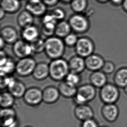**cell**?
<instances>
[{"instance_id": "cell-6", "label": "cell", "mask_w": 127, "mask_h": 127, "mask_svg": "<svg viewBox=\"0 0 127 127\" xmlns=\"http://www.w3.org/2000/svg\"><path fill=\"white\" fill-rule=\"evenodd\" d=\"M68 22L72 31L76 34H83L87 33L90 27L87 17L81 14H76L72 16Z\"/></svg>"}, {"instance_id": "cell-1", "label": "cell", "mask_w": 127, "mask_h": 127, "mask_svg": "<svg viewBox=\"0 0 127 127\" xmlns=\"http://www.w3.org/2000/svg\"><path fill=\"white\" fill-rule=\"evenodd\" d=\"M64 40L56 36L49 37L45 40L44 52L51 60L62 58L65 50Z\"/></svg>"}, {"instance_id": "cell-33", "label": "cell", "mask_w": 127, "mask_h": 127, "mask_svg": "<svg viewBox=\"0 0 127 127\" xmlns=\"http://www.w3.org/2000/svg\"><path fill=\"white\" fill-rule=\"evenodd\" d=\"M79 38L75 33H71L64 38V41L65 46L69 47H73L76 46Z\"/></svg>"}, {"instance_id": "cell-3", "label": "cell", "mask_w": 127, "mask_h": 127, "mask_svg": "<svg viewBox=\"0 0 127 127\" xmlns=\"http://www.w3.org/2000/svg\"><path fill=\"white\" fill-rule=\"evenodd\" d=\"M96 88L89 83L78 87L77 92L73 98L76 105L87 104L94 99L96 96Z\"/></svg>"}, {"instance_id": "cell-22", "label": "cell", "mask_w": 127, "mask_h": 127, "mask_svg": "<svg viewBox=\"0 0 127 127\" xmlns=\"http://www.w3.org/2000/svg\"><path fill=\"white\" fill-rule=\"evenodd\" d=\"M60 95L66 98H74L77 92L78 87L71 84L65 80L60 82L58 86Z\"/></svg>"}, {"instance_id": "cell-13", "label": "cell", "mask_w": 127, "mask_h": 127, "mask_svg": "<svg viewBox=\"0 0 127 127\" xmlns=\"http://www.w3.org/2000/svg\"><path fill=\"white\" fill-rule=\"evenodd\" d=\"M101 114L107 122L113 123L117 120L119 115V109L116 104H105L101 107Z\"/></svg>"}, {"instance_id": "cell-38", "label": "cell", "mask_w": 127, "mask_h": 127, "mask_svg": "<svg viewBox=\"0 0 127 127\" xmlns=\"http://www.w3.org/2000/svg\"><path fill=\"white\" fill-rule=\"evenodd\" d=\"M60 0H42V1L46 6L53 7L57 5Z\"/></svg>"}, {"instance_id": "cell-45", "label": "cell", "mask_w": 127, "mask_h": 127, "mask_svg": "<svg viewBox=\"0 0 127 127\" xmlns=\"http://www.w3.org/2000/svg\"><path fill=\"white\" fill-rule=\"evenodd\" d=\"M124 93L127 95V86L124 89Z\"/></svg>"}, {"instance_id": "cell-11", "label": "cell", "mask_w": 127, "mask_h": 127, "mask_svg": "<svg viewBox=\"0 0 127 127\" xmlns=\"http://www.w3.org/2000/svg\"><path fill=\"white\" fill-rule=\"evenodd\" d=\"M12 51L15 56L19 59L31 57L33 53L30 43L23 39H19L13 44Z\"/></svg>"}, {"instance_id": "cell-18", "label": "cell", "mask_w": 127, "mask_h": 127, "mask_svg": "<svg viewBox=\"0 0 127 127\" xmlns=\"http://www.w3.org/2000/svg\"><path fill=\"white\" fill-rule=\"evenodd\" d=\"M0 37L7 44H14L18 39V33L15 28L11 26H6L0 30Z\"/></svg>"}, {"instance_id": "cell-41", "label": "cell", "mask_w": 127, "mask_h": 127, "mask_svg": "<svg viewBox=\"0 0 127 127\" xmlns=\"http://www.w3.org/2000/svg\"><path fill=\"white\" fill-rule=\"evenodd\" d=\"M42 0H28V2L32 3H39Z\"/></svg>"}, {"instance_id": "cell-16", "label": "cell", "mask_w": 127, "mask_h": 127, "mask_svg": "<svg viewBox=\"0 0 127 127\" xmlns=\"http://www.w3.org/2000/svg\"><path fill=\"white\" fill-rule=\"evenodd\" d=\"M7 90L16 98H23L26 92V85L23 82L13 77L7 86Z\"/></svg>"}, {"instance_id": "cell-48", "label": "cell", "mask_w": 127, "mask_h": 127, "mask_svg": "<svg viewBox=\"0 0 127 127\" xmlns=\"http://www.w3.org/2000/svg\"><path fill=\"white\" fill-rule=\"evenodd\" d=\"M31 127V126H26V127Z\"/></svg>"}, {"instance_id": "cell-9", "label": "cell", "mask_w": 127, "mask_h": 127, "mask_svg": "<svg viewBox=\"0 0 127 127\" xmlns=\"http://www.w3.org/2000/svg\"><path fill=\"white\" fill-rule=\"evenodd\" d=\"M0 123L1 127H17L18 122L15 110L12 108H2Z\"/></svg>"}, {"instance_id": "cell-5", "label": "cell", "mask_w": 127, "mask_h": 127, "mask_svg": "<svg viewBox=\"0 0 127 127\" xmlns=\"http://www.w3.org/2000/svg\"><path fill=\"white\" fill-rule=\"evenodd\" d=\"M74 48L76 55L85 59L94 53L95 46L91 38L83 36L79 38Z\"/></svg>"}, {"instance_id": "cell-32", "label": "cell", "mask_w": 127, "mask_h": 127, "mask_svg": "<svg viewBox=\"0 0 127 127\" xmlns=\"http://www.w3.org/2000/svg\"><path fill=\"white\" fill-rule=\"evenodd\" d=\"M64 80L71 84L77 87L78 85H79L81 82L82 77L80 74L70 72L67 75Z\"/></svg>"}, {"instance_id": "cell-20", "label": "cell", "mask_w": 127, "mask_h": 127, "mask_svg": "<svg viewBox=\"0 0 127 127\" xmlns=\"http://www.w3.org/2000/svg\"><path fill=\"white\" fill-rule=\"evenodd\" d=\"M32 76L36 81H42L50 76L49 65L46 62L37 63Z\"/></svg>"}, {"instance_id": "cell-37", "label": "cell", "mask_w": 127, "mask_h": 127, "mask_svg": "<svg viewBox=\"0 0 127 127\" xmlns=\"http://www.w3.org/2000/svg\"><path fill=\"white\" fill-rule=\"evenodd\" d=\"M81 127H99L98 122L95 119H92L83 122Z\"/></svg>"}, {"instance_id": "cell-15", "label": "cell", "mask_w": 127, "mask_h": 127, "mask_svg": "<svg viewBox=\"0 0 127 127\" xmlns=\"http://www.w3.org/2000/svg\"><path fill=\"white\" fill-rule=\"evenodd\" d=\"M74 114L76 119L82 122L93 119L94 115L93 108L87 104L76 105Z\"/></svg>"}, {"instance_id": "cell-27", "label": "cell", "mask_w": 127, "mask_h": 127, "mask_svg": "<svg viewBox=\"0 0 127 127\" xmlns=\"http://www.w3.org/2000/svg\"><path fill=\"white\" fill-rule=\"evenodd\" d=\"M21 7L20 0H0V8L7 13L14 14L20 9Z\"/></svg>"}, {"instance_id": "cell-8", "label": "cell", "mask_w": 127, "mask_h": 127, "mask_svg": "<svg viewBox=\"0 0 127 127\" xmlns=\"http://www.w3.org/2000/svg\"><path fill=\"white\" fill-rule=\"evenodd\" d=\"M24 102L28 106H38L43 102V90L37 87H31L26 90L23 96Z\"/></svg>"}, {"instance_id": "cell-23", "label": "cell", "mask_w": 127, "mask_h": 127, "mask_svg": "<svg viewBox=\"0 0 127 127\" xmlns=\"http://www.w3.org/2000/svg\"><path fill=\"white\" fill-rule=\"evenodd\" d=\"M114 83L119 88L123 89L127 86V67L119 68L114 75Z\"/></svg>"}, {"instance_id": "cell-47", "label": "cell", "mask_w": 127, "mask_h": 127, "mask_svg": "<svg viewBox=\"0 0 127 127\" xmlns=\"http://www.w3.org/2000/svg\"><path fill=\"white\" fill-rule=\"evenodd\" d=\"M101 127H109L108 126H101Z\"/></svg>"}, {"instance_id": "cell-17", "label": "cell", "mask_w": 127, "mask_h": 127, "mask_svg": "<svg viewBox=\"0 0 127 127\" xmlns=\"http://www.w3.org/2000/svg\"><path fill=\"white\" fill-rule=\"evenodd\" d=\"M60 95L58 88L47 86L43 90V102L46 104H53L58 101Z\"/></svg>"}, {"instance_id": "cell-21", "label": "cell", "mask_w": 127, "mask_h": 127, "mask_svg": "<svg viewBox=\"0 0 127 127\" xmlns=\"http://www.w3.org/2000/svg\"><path fill=\"white\" fill-rule=\"evenodd\" d=\"M90 83L96 89H101L108 83V77L106 74L102 71L93 72L89 77Z\"/></svg>"}, {"instance_id": "cell-42", "label": "cell", "mask_w": 127, "mask_h": 127, "mask_svg": "<svg viewBox=\"0 0 127 127\" xmlns=\"http://www.w3.org/2000/svg\"><path fill=\"white\" fill-rule=\"evenodd\" d=\"M112 1L115 4H119L122 3L123 0H112Z\"/></svg>"}, {"instance_id": "cell-31", "label": "cell", "mask_w": 127, "mask_h": 127, "mask_svg": "<svg viewBox=\"0 0 127 127\" xmlns=\"http://www.w3.org/2000/svg\"><path fill=\"white\" fill-rule=\"evenodd\" d=\"M33 53L40 54L44 52L45 40H43L40 37H38L33 41L30 43Z\"/></svg>"}, {"instance_id": "cell-25", "label": "cell", "mask_w": 127, "mask_h": 127, "mask_svg": "<svg viewBox=\"0 0 127 127\" xmlns=\"http://www.w3.org/2000/svg\"><path fill=\"white\" fill-rule=\"evenodd\" d=\"M46 7L47 6L42 1L36 3L28 2L25 6V10L30 12L33 16L40 17L45 15Z\"/></svg>"}, {"instance_id": "cell-2", "label": "cell", "mask_w": 127, "mask_h": 127, "mask_svg": "<svg viewBox=\"0 0 127 127\" xmlns=\"http://www.w3.org/2000/svg\"><path fill=\"white\" fill-rule=\"evenodd\" d=\"M49 65V77L55 82L64 81L70 72L68 61L63 58L52 60Z\"/></svg>"}, {"instance_id": "cell-34", "label": "cell", "mask_w": 127, "mask_h": 127, "mask_svg": "<svg viewBox=\"0 0 127 127\" xmlns=\"http://www.w3.org/2000/svg\"><path fill=\"white\" fill-rule=\"evenodd\" d=\"M115 65L113 62L110 60L105 61L101 71L107 75L112 74L115 71Z\"/></svg>"}, {"instance_id": "cell-35", "label": "cell", "mask_w": 127, "mask_h": 127, "mask_svg": "<svg viewBox=\"0 0 127 127\" xmlns=\"http://www.w3.org/2000/svg\"><path fill=\"white\" fill-rule=\"evenodd\" d=\"M51 14L53 18L57 21H63L64 18L65 17V13L64 11L62 9L60 8L55 9L51 13Z\"/></svg>"}, {"instance_id": "cell-39", "label": "cell", "mask_w": 127, "mask_h": 127, "mask_svg": "<svg viewBox=\"0 0 127 127\" xmlns=\"http://www.w3.org/2000/svg\"><path fill=\"white\" fill-rule=\"evenodd\" d=\"M7 43L4 41V40L0 37V50H4V48L5 47V45Z\"/></svg>"}, {"instance_id": "cell-7", "label": "cell", "mask_w": 127, "mask_h": 127, "mask_svg": "<svg viewBox=\"0 0 127 127\" xmlns=\"http://www.w3.org/2000/svg\"><path fill=\"white\" fill-rule=\"evenodd\" d=\"M36 61L31 57L20 59L16 62L15 72L21 77H27L32 75L36 65Z\"/></svg>"}, {"instance_id": "cell-19", "label": "cell", "mask_w": 127, "mask_h": 127, "mask_svg": "<svg viewBox=\"0 0 127 127\" xmlns=\"http://www.w3.org/2000/svg\"><path fill=\"white\" fill-rule=\"evenodd\" d=\"M68 64L70 72L80 74L86 69L85 59L78 55L71 57L68 61Z\"/></svg>"}, {"instance_id": "cell-30", "label": "cell", "mask_w": 127, "mask_h": 127, "mask_svg": "<svg viewBox=\"0 0 127 127\" xmlns=\"http://www.w3.org/2000/svg\"><path fill=\"white\" fill-rule=\"evenodd\" d=\"M72 10L77 14L83 13L88 6L87 0H72L70 3Z\"/></svg>"}, {"instance_id": "cell-24", "label": "cell", "mask_w": 127, "mask_h": 127, "mask_svg": "<svg viewBox=\"0 0 127 127\" xmlns=\"http://www.w3.org/2000/svg\"><path fill=\"white\" fill-rule=\"evenodd\" d=\"M40 33L38 28L33 25L22 29L21 36L22 39L30 43L40 37Z\"/></svg>"}, {"instance_id": "cell-36", "label": "cell", "mask_w": 127, "mask_h": 127, "mask_svg": "<svg viewBox=\"0 0 127 127\" xmlns=\"http://www.w3.org/2000/svg\"><path fill=\"white\" fill-rule=\"evenodd\" d=\"M0 76V89L2 90L7 88L13 77L12 76Z\"/></svg>"}, {"instance_id": "cell-44", "label": "cell", "mask_w": 127, "mask_h": 127, "mask_svg": "<svg viewBox=\"0 0 127 127\" xmlns=\"http://www.w3.org/2000/svg\"><path fill=\"white\" fill-rule=\"evenodd\" d=\"M124 7L126 10H127V0H125L124 2Z\"/></svg>"}, {"instance_id": "cell-14", "label": "cell", "mask_w": 127, "mask_h": 127, "mask_svg": "<svg viewBox=\"0 0 127 127\" xmlns=\"http://www.w3.org/2000/svg\"><path fill=\"white\" fill-rule=\"evenodd\" d=\"M85 59L86 69L92 72L101 70L105 61L101 55L95 53Z\"/></svg>"}, {"instance_id": "cell-10", "label": "cell", "mask_w": 127, "mask_h": 127, "mask_svg": "<svg viewBox=\"0 0 127 127\" xmlns=\"http://www.w3.org/2000/svg\"><path fill=\"white\" fill-rule=\"evenodd\" d=\"M16 65V63L12 58L7 56L4 50H0V76H11L15 72Z\"/></svg>"}, {"instance_id": "cell-4", "label": "cell", "mask_w": 127, "mask_h": 127, "mask_svg": "<svg viewBox=\"0 0 127 127\" xmlns=\"http://www.w3.org/2000/svg\"><path fill=\"white\" fill-rule=\"evenodd\" d=\"M99 96L104 104H116L120 97V91L114 83H108L100 89Z\"/></svg>"}, {"instance_id": "cell-40", "label": "cell", "mask_w": 127, "mask_h": 127, "mask_svg": "<svg viewBox=\"0 0 127 127\" xmlns=\"http://www.w3.org/2000/svg\"><path fill=\"white\" fill-rule=\"evenodd\" d=\"M6 13L3 9L0 8V19L1 20L4 17Z\"/></svg>"}, {"instance_id": "cell-43", "label": "cell", "mask_w": 127, "mask_h": 127, "mask_svg": "<svg viewBox=\"0 0 127 127\" xmlns=\"http://www.w3.org/2000/svg\"><path fill=\"white\" fill-rule=\"evenodd\" d=\"M62 2H63L65 3H70L71 1H72V0H60Z\"/></svg>"}, {"instance_id": "cell-46", "label": "cell", "mask_w": 127, "mask_h": 127, "mask_svg": "<svg viewBox=\"0 0 127 127\" xmlns=\"http://www.w3.org/2000/svg\"><path fill=\"white\" fill-rule=\"evenodd\" d=\"M98 1H99L102 2H106L108 1V0H97Z\"/></svg>"}, {"instance_id": "cell-26", "label": "cell", "mask_w": 127, "mask_h": 127, "mask_svg": "<svg viewBox=\"0 0 127 127\" xmlns=\"http://www.w3.org/2000/svg\"><path fill=\"white\" fill-rule=\"evenodd\" d=\"M33 16L26 10H23L17 16V24L22 29L33 25Z\"/></svg>"}, {"instance_id": "cell-49", "label": "cell", "mask_w": 127, "mask_h": 127, "mask_svg": "<svg viewBox=\"0 0 127 127\" xmlns=\"http://www.w3.org/2000/svg\"></svg>"}, {"instance_id": "cell-12", "label": "cell", "mask_w": 127, "mask_h": 127, "mask_svg": "<svg viewBox=\"0 0 127 127\" xmlns=\"http://www.w3.org/2000/svg\"><path fill=\"white\" fill-rule=\"evenodd\" d=\"M57 23V21L53 18L51 14H45L42 20L41 33L47 38L55 35V29Z\"/></svg>"}, {"instance_id": "cell-29", "label": "cell", "mask_w": 127, "mask_h": 127, "mask_svg": "<svg viewBox=\"0 0 127 127\" xmlns=\"http://www.w3.org/2000/svg\"><path fill=\"white\" fill-rule=\"evenodd\" d=\"M16 98L8 91L1 92L0 95V105L2 108H12Z\"/></svg>"}, {"instance_id": "cell-28", "label": "cell", "mask_w": 127, "mask_h": 127, "mask_svg": "<svg viewBox=\"0 0 127 127\" xmlns=\"http://www.w3.org/2000/svg\"><path fill=\"white\" fill-rule=\"evenodd\" d=\"M72 31L69 22L60 21L57 24L55 29V35L64 39L65 36L70 34Z\"/></svg>"}]
</instances>
